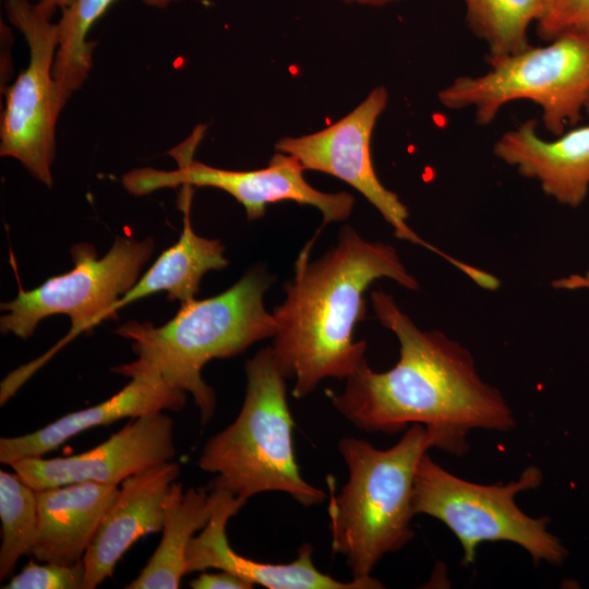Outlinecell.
Returning a JSON list of instances; mask_svg holds the SVG:
<instances>
[{"label":"cell","instance_id":"obj_1","mask_svg":"<svg viewBox=\"0 0 589 589\" xmlns=\"http://www.w3.org/2000/svg\"><path fill=\"white\" fill-rule=\"evenodd\" d=\"M380 323L399 342V360L385 372L364 359L346 378L335 409L366 432L395 433L421 424L437 435L444 450L462 455L469 431L506 432L516 426L503 394L483 381L471 352L444 333L420 329L383 290L371 293Z\"/></svg>","mask_w":589,"mask_h":589},{"label":"cell","instance_id":"obj_2","mask_svg":"<svg viewBox=\"0 0 589 589\" xmlns=\"http://www.w3.org/2000/svg\"><path fill=\"white\" fill-rule=\"evenodd\" d=\"M313 242L301 250L294 275L284 285L285 300L272 312L277 328L271 347L284 376L294 381L297 399L327 377L346 380L365 359L366 342L354 341L353 332L365 317L364 294L373 281L388 278L419 289L393 245L365 240L350 226L310 262Z\"/></svg>","mask_w":589,"mask_h":589},{"label":"cell","instance_id":"obj_3","mask_svg":"<svg viewBox=\"0 0 589 589\" xmlns=\"http://www.w3.org/2000/svg\"><path fill=\"white\" fill-rule=\"evenodd\" d=\"M430 448L444 450V444L421 424L387 449L351 436L339 441L349 478L338 494L332 490L327 510L333 553L344 556L352 578L371 576L386 554L413 539L414 477Z\"/></svg>","mask_w":589,"mask_h":589},{"label":"cell","instance_id":"obj_4","mask_svg":"<svg viewBox=\"0 0 589 589\" xmlns=\"http://www.w3.org/2000/svg\"><path fill=\"white\" fill-rule=\"evenodd\" d=\"M273 280L257 266L224 292L181 304L159 327L129 321L116 333L132 340V350L156 365L172 386L191 394L205 424L215 412L216 395L202 378V369L213 359L235 357L274 337L277 325L263 301Z\"/></svg>","mask_w":589,"mask_h":589},{"label":"cell","instance_id":"obj_5","mask_svg":"<svg viewBox=\"0 0 589 589\" xmlns=\"http://www.w3.org/2000/svg\"><path fill=\"white\" fill-rule=\"evenodd\" d=\"M244 370L247 388L239 414L205 443L197 460L203 471L216 474L209 489H224L245 502L274 491L303 506L321 504L325 492L301 477L296 461L287 378L272 347L259 350Z\"/></svg>","mask_w":589,"mask_h":589},{"label":"cell","instance_id":"obj_6","mask_svg":"<svg viewBox=\"0 0 589 589\" xmlns=\"http://www.w3.org/2000/svg\"><path fill=\"white\" fill-rule=\"evenodd\" d=\"M154 247L151 237L144 240L117 237L109 251L98 259L94 245L80 242L71 248V271L50 277L32 290L19 284L15 299L1 303V310L5 311L0 317L2 333L27 339L40 321L55 314L68 315L72 326L51 350L4 377L0 384L1 402H7L72 338L105 320L117 318L115 305L136 284Z\"/></svg>","mask_w":589,"mask_h":589},{"label":"cell","instance_id":"obj_7","mask_svg":"<svg viewBox=\"0 0 589 589\" xmlns=\"http://www.w3.org/2000/svg\"><path fill=\"white\" fill-rule=\"evenodd\" d=\"M542 481V471L529 466L506 484H479L450 473L425 453L416 471L413 513L436 518L449 528L462 548L464 566L474 562L480 544L501 541L521 546L534 563L561 565L567 550L548 530L550 518H533L516 503L517 494L539 488Z\"/></svg>","mask_w":589,"mask_h":589},{"label":"cell","instance_id":"obj_8","mask_svg":"<svg viewBox=\"0 0 589 589\" xmlns=\"http://www.w3.org/2000/svg\"><path fill=\"white\" fill-rule=\"evenodd\" d=\"M478 76H459L438 93L449 109L472 107L478 124L492 122L500 109L526 99L542 109L554 135L577 123L589 109V35L567 33L543 47H531L492 61Z\"/></svg>","mask_w":589,"mask_h":589},{"label":"cell","instance_id":"obj_9","mask_svg":"<svg viewBox=\"0 0 589 589\" xmlns=\"http://www.w3.org/2000/svg\"><path fill=\"white\" fill-rule=\"evenodd\" d=\"M5 11L25 37L29 61L5 91L0 155L19 160L36 180L50 188L56 125L68 100L52 73L58 24L51 22L52 15L28 0H7Z\"/></svg>","mask_w":589,"mask_h":589},{"label":"cell","instance_id":"obj_10","mask_svg":"<svg viewBox=\"0 0 589 589\" xmlns=\"http://www.w3.org/2000/svg\"><path fill=\"white\" fill-rule=\"evenodd\" d=\"M203 133L202 125L195 128L184 142L169 152L177 161V169H133L121 178L124 189L140 196L180 185L216 188L236 199L249 220L262 218L268 204L281 201L315 207L323 216L322 227L350 216L353 196L348 192L327 193L313 188L304 179V168L290 155L277 152L266 167L256 170L220 169L195 160L194 152Z\"/></svg>","mask_w":589,"mask_h":589},{"label":"cell","instance_id":"obj_11","mask_svg":"<svg viewBox=\"0 0 589 589\" xmlns=\"http://www.w3.org/2000/svg\"><path fill=\"white\" fill-rule=\"evenodd\" d=\"M387 101V91L378 86L352 111L327 128L308 135L280 139L275 144L276 152L294 157L304 170L324 172L345 181L378 211L393 227L396 238L429 249L476 284L483 283L486 276L484 271L448 255L420 238L408 225L406 205L378 180L371 157V139Z\"/></svg>","mask_w":589,"mask_h":589},{"label":"cell","instance_id":"obj_12","mask_svg":"<svg viewBox=\"0 0 589 589\" xmlns=\"http://www.w3.org/2000/svg\"><path fill=\"white\" fill-rule=\"evenodd\" d=\"M176 455L173 421L160 412L133 418L106 442L76 455L27 457L10 465L35 490L76 482L119 485L128 477Z\"/></svg>","mask_w":589,"mask_h":589},{"label":"cell","instance_id":"obj_13","mask_svg":"<svg viewBox=\"0 0 589 589\" xmlns=\"http://www.w3.org/2000/svg\"><path fill=\"white\" fill-rule=\"evenodd\" d=\"M112 372L130 377L117 394L93 407L70 412L25 435L0 438V462L11 465L27 457H43L88 429L125 418L170 410L181 411L187 393L172 386L148 360L115 366Z\"/></svg>","mask_w":589,"mask_h":589},{"label":"cell","instance_id":"obj_14","mask_svg":"<svg viewBox=\"0 0 589 589\" xmlns=\"http://www.w3.org/2000/svg\"><path fill=\"white\" fill-rule=\"evenodd\" d=\"M216 505L208 524L194 536L185 556L187 573L217 568L231 573L250 585L268 589H380L384 586L372 576L340 581L320 572L313 563V548L303 543L298 557L286 564L253 561L236 553L229 545L226 527L245 501L230 492L213 488Z\"/></svg>","mask_w":589,"mask_h":589},{"label":"cell","instance_id":"obj_15","mask_svg":"<svg viewBox=\"0 0 589 589\" xmlns=\"http://www.w3.org/2000/svg\"><path fill=\"white\" fill-rule=\"evenodd\" d=\"M179 474V464L167 460L121 482L83 557L84 589L111 577L118 561L141 537L163 530L167 495Z\"/></svg>","mask_w":589,"mask_h":589},{"label":"cell","instance_id":"obj_16","mask_svg":"<svg viewBox=\"0 0 589 589\" xmlns=\"http://www.w3.org/2000/svg\"><path fill=\"white\" fill-rule=\"evenodd\" d=\"M527 120L505 132L494 144V155L539 181L542 191L562 205L578 207L589 193V125L574 128L545 141Z\"/></svg>","mask_w":589,"mask_h":589},{"label":"cell","instance_id":"obj_17","mask_svg":"<svg viewBox=\"0 0 589 589\" xmlns=\"http://www.w3.org/2000/svg\"><path fill=\"white\" fill-rule=\"evenodd\" d=\"M36 491L38 528L31 554L40 563L76 564L119 486L86 481Z\"/></svg>","mask_w":589,"mask_h":589},{"label":"cell","instance_id":"obj_18","mask_svg":"<svg viewBox=\"0 0 589 589\" xmlns=\"http://www.w3.org/2000/svg\"><path fill=\"white\" fill-rule=\"evenodd\" d=\"M192 194V187H182L179 206L183 212V229L179 240L165 250L117 302L115 312L159 291H166L170 301L181 304L192 301L200 291L202 277L209 271H220L228 265L220 240L207 239L193 231L190 218Z\"/></svg>","mask_w":589,"mask_h":589},{"label":"cell","instance_id":"obj_19","mask_svg":"<svg viewBox=\"0 0 589 589\" xmlns=\"http://www.w3.org/2000/svg\"><path fill=\"white\" fill-rule=\"evenodd\" d=\"M216 505V494L209 490L190 488L173 482L165 504L161 540L140 575L127 589H177L188 574L187 550L195 532L209 521Z\"/></svg>","mask_w":589,"mask_h":589},{"label":"cell","instance_id":"obj_20","mask_svg":"<svg viewBox=\"0 0 589 589\" xmlns=\"http://www.w3.org/2000/svg\"><path fill=\"white\" fill-rule=\"evenodd\" d=\"M116 0H74L62 11L58 24V47L53 77L65 99L86 81L93 62L96 43L87 34L97 20ZM144 4L166 8L182 0H141Z\"/></svg>","mask_w":589,"mask_h":589},{"label":"cell","instance_id":"obj_21","mask_svg":"<svg viewBox=\"0 0 589 589\" xmlns=\"http://www.w3.org/2000/svg\"><path fill=\"white\" fill-rule=\"evenodd\" d=\"M467 22L488 48V61L517 53L530 45L527 31L548 11L551 0H465Z\"/></svg>","mask_w":589,"mask_h":589},{"label":"cell","instance_id":"obj_22","mask_svg":"<svg viewBox=\"0 0 589 589\" xmlns=\"http://www.w3.org/2000/svg\"><path fill=\"white\" fill-rule=\"evenodd\" d=\"M0 578H5L22 555L31 554L38 528L37 491L15 472L0 471Z\"/></svg>","mask_w":589,"mask_h":589},{"label":"cell","instance_id":"obj_23","mask_svg":"<svg viewBox=\"0 0 589 589\" xmlns=\"http://www.w3.org/2000/svg\"><path fill=\"white\" fill-rule=\"evenodd\" d=\"M85 566L81 560L74 565L47 562L43 565L29 561L23 570L12 577L4 589H84Z\"/></svg>","mask_w":589,"mask_h":589},{"label":"cell","instance_id":"obj_24","mask_svg":"<svg viewBox=\"0 0 589 589\" xmlns=\"http://www.w3.org/2000/svg\"><path fill=\"white\" fill-rule=\"evenodd\" d=\"M536 29L539 37L549 41L567 33L589 35V0H551Z\"/></svg>","mask_w":589,"mask_h":589},{"label":"cell","instance_id":"obj_25","mask_svg":"<svg viewBox=\"0 0 589 589\" xmlns=\"http://www.w3.org/2000/svg\"><path fill=\"white\" fill-rule=\"evenodd\" d=\"M190 586L194 589H251L252 585L238 576L221 570L220 573H202Z\"/></svg>","mask_w":589,"mask_h":589},{"label":"cell","instance_id":"obj_26","mask_svg":"<svg viewBox=\"0 0 589 589\" xmlns=\"http://www.w3.org/2000/svg\"><path fill=\"white\" fill-rule=\"evenodd\" d=\"M551 286L554 289L566 291L589 290V268L582 273H574L556 278Z\"/></svg>","mask_w":589,"mask_h":589},{"label":"cell","instance_id":"obj_27","mask_svg":"<svg viewBox=\"0 0 589 589\" xmlns=\"http://www.w3.org/2000/svg\"><path fill=\"white\" fill-rule=\"evenodd\" d=\"M74 0H39L37 5L45 12L53 15L57 9L63 11L73 3Z\"/></svg>","mask_w":589,"mask_h":589},{"label":"cell","instance_id":"obj_28","mask_svg":"<svg viewBox=\"0 0 589 589\" xmlns=\"http://www.w3.org/2000/svg\"><path fill=\"white\" fill-rule=\"evenodd\" d=\"M346 3H357L361 5H372V7H381L402 0H341Z\"/></svg>","mask_w":589,"mask_h":589}]
</instances>
